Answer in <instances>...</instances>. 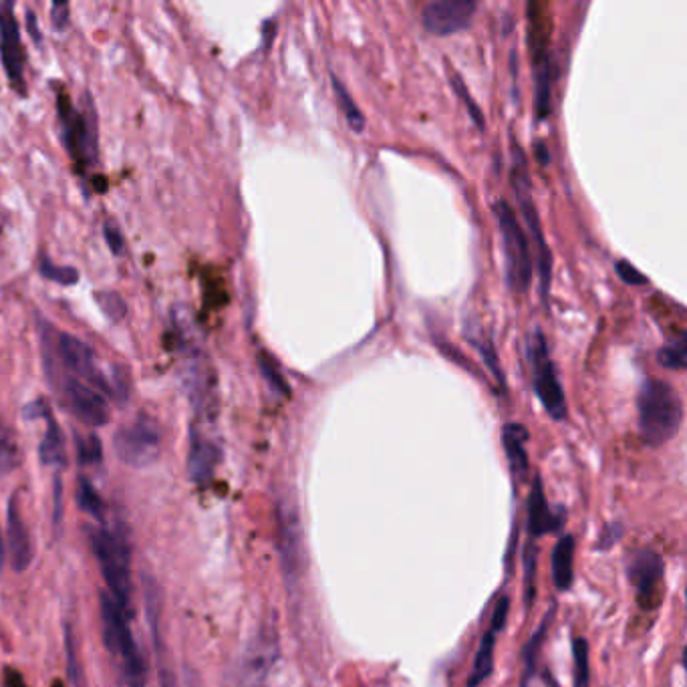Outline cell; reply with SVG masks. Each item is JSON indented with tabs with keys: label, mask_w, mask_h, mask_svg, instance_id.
<instances>
[{
	"label": "cell",
	"mask_w": 687,
	"mask_h": 687,
	"mask_svg": "<svg viewBox=\"0 0 687 687\" xmlns=\"http://www.w3.org/2000/svg\"><path fill=\"white\" fill-rule=\"evenodd\" d=\"M53 347V367H61L65 373L85 381L105 397H111L119 403L127 401L129 387L123 371H117L115 365L101 361V357L85 341L67 333H57Z\"/></svg>",
	"instance_id": "cell-1"
},
{
	"label": "cell",
	"mask_w": 687,
	"mask_h": 687,
	"mask_svg": "<svg viewBox=\"0 0 687 687\" xmlns=\"http://www.w3.org/2000/svg\"><path fill=\"white\" fill-rule=\"evenodd\" d=\"M218 462H220V448L212 440H206L194 434L192 444H190V454H188V474L192 482L206 484L214 476Z\"/></svg>",
	"instance_id": "cell-20"
},
{
	"label": "cell",
	"mask_w": 687,
	"mask_h": 687,
	"mask_svg": "<svg viewBox=\"0 0 687 687\" xmlns=\"http://www.w3.org/2000/svg\"><path fill=\"white\" fill-rule=\"evenodd\" d=\"M555 613H557V607H551L546 613V617L542 619V623L536 627V631L530 635V639L526 641L524 649H522V661H524V667H522V679H520V685L526 687L528 681L532 679V675L536 673L538 669V655L542 651V645H544V639L548 635V629H551V623L555 619Z\"/></svg>",
	"instance_id": "cell-23"
},
{
	"label": "cell",
	"mask_w": 687,
	"mask_h": 687,
	"mask_svg": "<svg viewBox=\"0 0 687 687\" xmlns=\"http://www.w3.org/2000/svg\"><path fill=\"white\" fill-rule=\"evenodd\" d=\"M279 659V637L272 623L262 625L246 643L234 667L236 687H262Z\"/></svg>",
	"instance_id": "cell-10"
},
{
	"label": "cell",
	"mask_w": 687,
	"mask_h": 687,
	"mask_svg": "<svg viewBox=\"0 0 687 687\" xmlns=\"http://www.w3.org/2000/svg\"><path fill=\"white\" fill-rule=\"evenodd\" d=\"M5 553H7V546H5V540H3V526H0V563H3Z\"/></svg>",
	"instance_id": "cell-41"
},
{
	"label": "cell",
	"mask_w": 687,
	"mask_h": 687,
	"mask_svg": "<svg viewBox=\"0 0 687 687\" xmlns=\"http://www.w3.org/2000/svg\"><path fill=\"white\" fill-rule=\"evenodd\" d=\"M39 270L47 281H53L63 287H71L79 281V272L73 266H59L51 258H43L39 264Z\"/></svg>",
	"instance_id": "cell-30"
},
{
	"label": "cell",
	"mask_w": 687,
	"mask_h": 687,
	"mask_svg": "<svg viewBox=\"0 0 687 687\" xmlns=\"http://www.w3.org/2000/svg\"><path fill=\"white\" fill-rule=\"evenodd\" d=\"M565 520H567V512L553 510V506L548 504V498L544 494L542 478L534 476L528 502H526V532L530 540L559 532L565 526Z\"/></svg>",
	"instance_id": "cell-17"
},
{
	"label": "cell",
	"mask_w": 687,
	"mask_h": 687,
	"mask_svg": "<svg viewBox=\"0 0 687 687\" xmlns=\"http://www.w3.org/2000/svg\"><path fill=\"white\" fill-rule=\"evenodd\" d=\"M615 270H617V274H619V279L625 283V285H629V287H643V285H647L649 281H647V277H645V274L639 270V268H635L629 260H619L617 264H615Z\"/></svg>",
	"instance_id": "cell-34"
},
{
	"label": "cell",
	"mask_w": 687,
	"mask_h": 687,
	"mask_svg": "<svg viewBox=\"0 0 687 687\" xmlns=\"http://www.w3.org/2000/svg\"><path fill=\"white\" fill-rule=\"evenodd\" d=\"M75 448H77V460L83 466H93L103 460V450H101V440L93 434L89 436H77L75 438Z\"/></svg>",
	"instance_id": "cell-31"
},
{
	"label": "cell",
	"mask_w": 687,
	"mask_h": 687,
	"mask_svg": "<svg viewBox=\"0 0 687 687\" xmlns=\"http://www.w3.org/2000/svg\"><path fill=\"white\" fill-rule=\"evenodd\" d=\"M331 85H333V91L337 95V103H339V107H341V111H343V115L347 119L349 129L355 131V133H361L365 129V117L359 111L357 103L353 101L351 93L347 91V87L335 75H331Z\"/></svg>",
	"instance_id": "cell-27"
},
{
	"label": "cell",
	"mask_w": 687,
	"mask_h": 687,
	"mask_svg": "<svg viewBox=\"0 0 687 687\" xmlns=\"http://www.w3.org/2000/svg\"><path fill=\"white\" fill-rule=\"evenodd\" d=\"M0 59H3V67L7 71V77L11 79L13 87L25 95V51L21 41V29L15 17V5L3 3L0 5Z\"/></svg>",
	"instance_id": "cell-14"
},
{
	"label": "cell",
	"mask_w": 687,
	"mask_h": 687,
	"mask_svg": "<svg viewBox=\"0 0 687 687\" xmlns=\"http://www.w3.org/2000/svg\"><path fill=\"white\" fill-rule=\"evenodd\" d=\"M279 520V555L283 565V575L289 585H295L305 571V540L299 508L295 500H279L277 506Z\"/></svg>",
	"instance_id": "cell-12"
},
{
	"label": "cell",
	"mask_w": 687,
	"mask_h": 687,
	"mask_svg": "<svg viewBox=\"0 0 687 687\" xmlns=\"http://www.w3.org/2000/svg\"><path fill=\"white\" fill-rule=\"evenodd\" d=\"M492 212L502 234V250L506 258V283L514 293H526L532 281V254L528 234L506 200H498Z\"/></svg>",
	"instance_id": "cell-5"
},
{
	"label": "cell",
	"mask_w": 687,
	"mask_h": 687,
	"mask_svg": "<svg viewBox=\"0 0 687 687\" xmlns=\"http://www.w3.org/2000/svg\"><path fill=\"white\" fill-rule=\"evenodd\" d=\"M454 87H456V91H458V95L464 99V103H466V107H468V113H470V117H472V121L476 123V125H480V127H484V117H482V111H480V107L470 99V93H468V89H466V85L458 79V77H454Z\"/></svg>",
	"instance_id": "cell-37"
},
{
	"label": "cell",
	"mask_w": 687,
	"mask_h": 687,
	"mask_svg": "<svg viewBox=\"0 0 687 687\" xmlns=\"http://www.w3.org/2000/svg\"><path fill=\"white\" fill-rule=\"evenodd\" d=\"M91 551L101 567L103 579L107 583L109 595L119 603V607L127 613L129 599H131V567H129V551L127 544L111 530L103 526L87 528Z\"/></svg>",
	"instance_id": "cell-4"
},
{
	"label": "cell",
	"mask_w": 687,
	"mask_h": 687,
	"mask_svg": "<svg viewBox=\"0 0 687 687\" xmlns=\"http://www.w3.org/2000/svg\"><path fill=\"white\" fill-rule=\"evenodd\" d=\"M683 424V401L665 379H645L637 393V426L641 440L663 446L677 436Z\"/></svg>",
	"instance_id": "cell-2"
},
{
	"label": "cell",
	"mask_w": 687,
	"mask_h": 687,
	"mask_svg": "<svg viewBox=\"0 0 687 687\" xmlns=\"http://www.w3.org/2000/svg\"><path fill=\"white\" fill-rule=\"evenodd\" d=\"M536 154H538V160H540V164H546V162H548V156H546L544 144H538V146H536Z\"/></svg>",
	"instance_id": "cell-40"
},
{
	"label": "cell",
	"mask_w": 687,
	"mask_h": 687,
	"mask_svg": "<svg viewBox=\"0 0 687 687\" xmlns=\"http://www.w3.org/2000/svg\"><path fill=\"white\" fill-rule=\"evenodd\" d=\"M63 142L69 156L89 170L97 164V115L89 97H85L81 109L75 107L69 95H59L57 101Z\"/></svg>",
	"instance_id": "cell-6"
},
{
	"label": "cell",
	"mask_w": 687,
	"mask_h": 687,
	"mask_svg": "<svg viewBox=\"0 0 687 687\" xmlns=\"http://www.w3.org/2000/svg\"><path fill=\"white\" fill-rule=\"evenodd\" d=\"M544 681H546V687H559V683L555 681V677H553L551 673H548V671L544 673Z\"/></svg>",
	"instance_id": "cell-42"
},
{
	"label": "cell",
	"mask_w": 687,
	"mask_h": 687,
	"mask_svg": "<svg viewBox=\"0 0 687 687\" xmlns=\"http://www.w3.org/2000/svg\"><path fill=\"white\" fill-rule=\"evenodd\" d=\"M51 19L57 29H65L69 23V5L67 3H53L51 5Z\"/></svg>",
	"instance_id": "cell-38"
},
{
	"label": "cell",
	"mask_w": 687,
	"mask_h": 687,
	"mask_svg": "<svg viewBox=\"0 0 687 687\" xmlns=\"http://www.w3.org/2000/svg\"><path fill=\"white\" fill-rule=\"evenodd\" d=\"M528 361L532 369V383L534 391L546 409V414L555 422L567 420V397L563 391V385L557 375L555 361L548 351L546 339L540 329H534L532 337L528 339Z\"/></svg>",
	"instance_id": "cell-7"
},
{
	"label": "cell",
	"mask_w": 687,
	"mask_h": 687,
	"mask_svg": "<svg viewBox=\"0 0 687 687\" xmlns=\"http://www.w3.org/2000/svg\"><path fill=\"white\" fill-rule=\"evenodd\" d=\"M57 389H59V395L65 403V407L71 411V414L91 426V428H101L109 422V416H111V411H109V403H107V397L93 389L91 385H87L85 381L61 371V373H51Z\"/></svg>",
	"instance_id": "cell-11"
},
{
	"label": "cell",
	"mask_w": 687,
	"mask_h": 687,
	"mask_svg": "<svg viewBox=\"0 0 687 687\" xmlns=\"http://www.w3.org/2000/svg\"><path fill=\"white\" fill-rule=\"evenodd\" d=\"M95 301L99 303L103 315H105L109 321H113V323H115V321H121V319L125 317V313H127L125 301H123L117 293H113V291H99V293L95 295Z\"/></svg>",
	"instance_id": "cell-32"
},
{
	"label": "cell",
	"mask_w": 687,
	"mask_h": 687,
	"mask_svg": "<svg viewBox=\"0 0 687 687\" xmlns=\"http://www.w3.org/2000/svg\"><path fill=\"white\" fill-rule=\"evenodd\" d=\"M476 11L474 0H432L424 7L422 25L436 37H450L468 29Z\"/></svg>",
	"instance_id": "cell-15"
},
{
	"label": "cell",
	"mask_w": 687,
	"mask_h": 687,
	"mask_svg": "<svg viewBox=\"0 0 687 687\" xmlns=\"http://www.w3.org/2000/svg\"><path fill=\"white\" fill-rule=\"evenodd\" d=\"M27 25H29V31L33 35V39L37 43H41V31H39V23H37V15L33 11H27Z\"/></svg>",
	"instance_id": "cell-39"
},
{
	"label": "cell",
	"mask_w": 687,
	"mask_h": 687,
	"mask_svg": "<svg viewBox=\"0 0 687 687\" xmlns=\"http://www.w3.org/2000/svg\"><path fill=\"white\" fill-rule=\"evenodd\" d=\"M101 629H103V643L105 647L121 659L123 677L129 687H144L148 681V663L144 655L137 649L129 623L127 613L119 607V603L109 595L101 593Z\"/></svg>",
	"instance_id": "cell-3"
},
{
	"label": "cell",
	"mask_w": 687,
	"mask_h": 687,
	"mask_svg": "<svg viewBox=\"0 0 687 687\" xmlns=\"http://www.w3.org/2000/svg\"><path fill=\"white\" fill-rule=\"evenodd\" d=\"M75 500L79 504V508L89 514L91 518H95L97 522H105V504L99 496V492L95 490V486L87 480V478H79L77 480V492H75Z\"/></svg>",
	"instance_id": "cell-26"
},
{
	"label": "cell",
	"mask_w": 687,
	"mask_h": 687,
	"mask_svg": "<svg viewBox=\"0 0 687 687\" xmlns=\"http://www.w3.org/2000/svg\"><path fill=\"white\" fill-rule=\"evenodd\" d=\"M7 546L15 573H25L35 561V546L17 496L9 500L7 508Z\"/></svg>",
	"instance_id": "cell-18"
},
{
	"label": "cell",
	"mask_w": 687,
	"mask_h": 687,
	"mask_svg": "<svg viewBox=\"0 0 687 687\" xmlns=\"http://www.w3.org/2000/svg\"><path fill=\"white\" fill-rule=\"evenodd\" d=\"M528 430L522 424H506L502 428V446L506 452L508 468L514 478V484H520L528 476Z\"/></svg>",
	"instance_id": "cell-19"
},
{
	"label": "cell",
	"mask_w": 687,
	"mask_h": 687,
	"mask_svg": "<svg viewBox=\"0 0 687 687\" xmlns=\"http://www.w3.org/2000/svg\"><path fill=\"white\" fill-rule=\"evenodd\" d=\"M627 577L635 589L637 605L645 611L655 609L663 597V559L655 551H651V548H641L627 563Z\"/></svg>",
	"instance_id": "cell-13"
},
{
	"label": "cell",
	"mask_w": 687,
	"mask_h": 687,
	"mask_svg": "<svg viewBox=\"0 0 687 687\" xmlns=\"http://www.w3.org/2000/svg\"><path fill=\"white\" fill-rule=\"evenodd\" d=\"M553 581L557 591L565 593L573 587L575 581V536L573 534H563L555 548H553Z\"/></svg>",
	"instance_id": "cell-21"
},
{
	"label": "cell",
	"mask_w": 687,
	"mask_h": 687,
	"mask_svg": "<svg viewBox=\"0 0 687 687\" xmlns=\"http://www.w3.org/2000/svg\"><path fill=\"white\" fill-rule=\"evenodd\" d=\"M536 563H538V548L534 540L524 546V603L530 609L536 591Z\"/></svg>",
	"instance_id": "cell-29"
},
{
	"label": "cell",
	"mask_w": 687,
	"mask_h": 687,
	"mask_svg": "<svg viewBox=\"0 0 687 687\" xmlns=\"http://www.w3.org/2000/svg\"><path fill=\"white\" fill-rule=\"evenodd\" d=\"M103 236L107 240V246L113 254H121L123 252V246H125V240H123V234L119 230V226L113 222V220H107L105 226H103Z\"/></svg>",
	"instance_id": "cell-36"
},
{
	"label": "cell",
	"mask_w": 687,
	"mask_h": 687,
	"mask_svg": "<svg viewBox=\"0 0 687 687\" xmlns=\"http://www.w3.org/2000/svg\"><path fill=\"white\" fill-rule=\"evenodd\" d=\"M661 367L671 371H685L687 367V335L679 333L677 337L669 339L657 355Z\"/></svg>",
	"instance_id": "cell-25"
},
{
	"label": "cell",
	"mask_w": 687,
	"mask_h": 687,
	"mask_svg": "<svg viewBox=\"0 0 687 687\" xmlns=\"http://www.w3.org/2000/svg\"><path fill=\"white\" fill-rule=\"evenodd\" d=\"M21 466V448L11 428L0 422V476H7Z\"/></svg>",
	"instance_id": "cell-24"
},
{
	"label": "cell",
	"mask_w": 687,
	"mask_h": 687,
	"mask_svg": "<svg viewBox=\"0 0 687 687\" xmlns=\"http://www.w3.org/2000/svg\"><path fill=\"white\" fill-rule=\"evenodd\" d=\"M113 448L125 466L148 468L156 464L162 454V428L146 414L137 416L131 424L117 430Z\"/></svg>",
	"instance_id": "cell-9"
},
{
	"label": "cell",
	"mask_w": 687,
	"mask_h": 687,
	"mask_svg": "<svg viewBox=\"0 0 687 687\" xmlns=\"http://www.w3.org/2000/svg\"><path fill=\"white\" fill-rule=\"evenodd\" d=\"M623 532H625V528H623L619 522H611V524H607V526L603 528L601 536H599V544H597V548H601V551H609V548H613V546H615V544L621 540Z\"/></svg>",
	"instance_id": "cell-35"
},
{
	"label": "cell",
	"mask_w": 687,
	"mask_h": 687,
	"mask_svg": "<svg viewBox=\"0 0 687 687\" xmlns=\"http://www.w3.org/2000/svg\"><path fill=\"white\" fill-rule=\"evenodd\" d=\"M258 367H260V373H262V377L268 381V385H270L274 391H279L281 395L289 393V385H287V381L283 379V375H281L279 367L272 363V359H270L268 355H264V353H260V355H258Z\"/></svg>",
	"instance_id": "cell-33"
},
{
	"label": "cell",
	"mask_w": 687,
	"mask_h": 687,
	"mask_svg": "<svg viewBox=\"0 0 687 687\" xmlns=\"http://www.w3.org/2000/svg\"><path fill=\"white\" fill-rule=\"evenodd\" d=\"M573 681L575 687H589L591 685V653H589V641L585 637H573Z\"/></svg>",
	"instance_id": "cell-28"
},
{
	"label": "cell",
	"mask_w": 687,
	"mask_h": 687,
	"mask_svg": "<svg viewBox=\"0 0 687 687\" xmlns=\"http://www.w3.org/2000/svg\"><path fill=\"white\" fill-rule=\"evenodd\" d=\"M512 186L516 192V200L520 204L522 216L526 220V228L534 240L536 248V264H538V277H540V297L546 299L548 291H551V272H553V254L551 248L546 244L542 226H540V216L536 212L534 200H532V190H530V180H528V170L524 164L522 150L514 146V168H512Z\"/></svg>",
	"instance_id": "cell-8"
},
{
	"label": "cell",
	"mask_w": 687,
	"mask_h": 687,
	"mask_svg": "<svg viewBox=\"0 0 687 687\" xmlns=\"http://www.w3.org/2000/svg\"><path fill=\"white\" fill-rule=\"evenodd\" d=\"M43 420L47 424V430H45V436L41 440V446H39V458L45 466H55V468H61L67 464V450H65V436L55 420V416L51 414V409L47 407L43 411Z\"/></svg>",
	"instance_id": "cell-22"
},
{
	"label": "cell",
	"mask_w": 687,
	"mask_h": 687,
	"mask_svg": "<svg viewBox=\"0 0 687 687\" xmlns=\"http://www.w3.org/2000/svg\"><path fill=\"white\" fill-rule=\"evenodd\" d=\"M508 613H510V599L506 595L498 597L496 605H494V613L490 619V627L484 633L476 657H474V665L468 677V687H480L494 671V649H496V641L498 635L502 633V629L506 627L508 621Z\"/></svg>",
	"instance_id": "cell-16"
}]
</instances>
